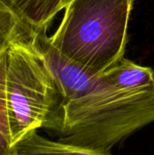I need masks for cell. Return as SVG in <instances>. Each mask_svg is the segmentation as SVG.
<instances>
[{
	"instance_id": "cell-1",
	"label": "cell",
	"mask_w": 154,
	"mask_h": 155,
	"mask_svg": "<svg viewBox=\"0 0 154 155\" xmlns=\"http://www.w3.org/2000/svg\"><path fill=\"white\" fill-rule=\"evenodd\" d=\"M152 123L154 87L124 91L108 83L64 104L55 134L62 142L111 153L119 143Z\"/></svg>"
},
{
	"instance_id": "cell-2",
	"label": "cell",
	"mask_w": 154,
	"mask_h": 155,
	"mask_svg": "<svg viewBox=\"0 0 154 155\" xmlns=\"http://www.w3.org/2000/svg\"><path fill=\"white\" fill-rule=\"evenodd\" d=\"M134 0H73L49 37L64 56L101 75L124 58Z\"/></svg>"
},
{
	"instance_id": "cell-3",
	"label": "cell",
	"mask_w": 154,
	"mask_h": 155,
	"mask_svg": "<svg viewBox=\"0 0 154 155\" xmlns=\"http://www.w3.org/2000/svg\"><path fill=\"white\" fill-rule=\"evenodd\" d=\"M33 42H17L7 51L5 102L13 143L41 128L56 133L63 98Z\"/></svg>"
},
{
	"instance_id": "cell-4",
	"label": "cell",
	"mask_w": 154,
	"mask_h": 155,
	"mask_svg": "<svg viewBox=\"0 0 154 155\" xmlns=\"http://www.w3.org/2000/svg\"><path fill=\"white\" fill-rule=\"evenodd\" d=\"M46 31L38 33L32 45L55 83L63 98V105L108 84L103 74H95L61 54L51 44Z\"/></svg>"
},
{
	"instance_id": "cell-5",
	"label": "cell",
	"mask_w": 154,
	"mask_h": 155,
	"mask_svg": "<svg viewBox=\"0 0 154 155\" xmlns=\"http://www.w3.org/2000/svg\"><path fill=\"white\" fill-rule=\"evenodd\" d=\"M64 0H0V21L24 41L32 42L47 30L54 16L64 9Z\"/></svg>"
},
{
	"instance_id": "cell-6",
	"label": "cell",
	"mask_w": 154,
	"mask_h": 155,
	"mask_svg": "<svg viewBox=\"0 0 154 155\" xmlns=\"http://www.w3.org/2000/svg\"><path fill=\"white\" fill-rule=\"evenodd\" d=\"M113 87L124 91H142L154 87V71L123 58L118 64L103 74Z\"/></svg>"
},
{
	"instance_id": "cell-7",
	"label": "cell",
	"mask_w": 154,
	"mask_h": 155,
	"mask_svg": "<svg viewBox=\"0 0 154 155\" xmlns=\"http://www.w3.org/2000/svg\"><path fill=\"white\" fill-rule=\"evenodd\" d=\"M17 155H113L112 153L95 151L76 146L60 140H50L37 133H28L16 143Z\"/></svg>"
},
{
	"instance_id": "cell-8",
	"label": "cell",
	"mask_w": 154,
	"mask_h": 155,
	"mask_svg": "<svg viewBox=\"0 0 154 155\" xmlns=\"http://www.w3.org/2000/svg\"><path fill=\"white\" fill-rule=\"evenodd\" d=\"M7 51L0 52V155H17L16 146L12 140L5 93Z\"/></svg>"
},
{
	"instance_id": "cell-9",
	"label": "cell",
	"mask_w": 154,
	"mask_h": 155,
	"mask_svg": "<svg viewBox=\"0 0 154 155\" xmlns=\"http://www.w3.org/2000/svg\"><path fill=\"white\" fill-rule=\"evenodd\" d=\"M17 42H25L20 38L9 26L0 22V52L9 49V47ZM31 43V42H27Z\"/></svg>"
},
{
	"instance_id": "cell-10",
	"label": "cell",
	"mask_w": 154,
	"mask_h": 155,
	"mask_svg": "<svg viewBox=\"0 0 154 155\" xmlns=\"http://www.w3.org/2000/svg\"><path fill=\"white\" fill-rule=\"evenodd\" d=\"M72 1H73V0H64V8L67 6V5L70 4Z\"/></svg>"
}]
</instances>
